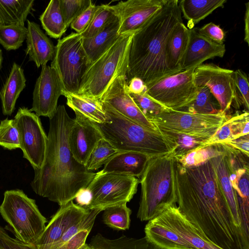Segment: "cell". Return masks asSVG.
Segmentation results:
<instances>
[{"label":"cell","instance_id":"1","mask_svg":"<svg viewBox=\"0 0 249 249\" xmlns=\"http://www.w3.org/2000/svg\"><path fill=\"white\" fill-rule=\"evenodd\" d=\"M179 210L212 243L221 249H249V236L236 223L210 159L184 167L174 160Z\"/></svg>","mask_w":249,"mask_h":249},{"label":"cell","instance_id":"2","mask_svg":"<svg viewBox=\"0 0 249 249\" xmlns=\"http://www.w3.org/2000/svg\"><path fill=\"white\" fill-rule=\"evenodd\" d=\"M74 119L64 105H59L50 119L48 140L43 163L34 170L31 186L37 195L60 206L75 199L87 189L96 173L89 171L73 157L69 136Z\"/></svg>","mask_w":249,"mask_h":249},{"label":"cell","instance_id":"3","mask_svg":"<svg viewBox=\"0 0 249 249\" xmlns=\"http://www.w3.org/2000/svg\"><path fill=\"white\" fill-rule=\"evenodd\" d=\"M178 1L166 0L162 7L133 34L126 79L138 77L146 85L173 74L166 64L165 47L171 31L183 21Z\"/></svg>","mask_w":249,"mask_h":249},{"label":"cell","instance_id":"4","mask_svg":"<svg viewBox=\"0 0 249 249\" xmlns=\"http://www.w3.org/2000/svg\"><path fill=\"white\" fill-rule=\"evenodd\" d=\"M102 104L107 120L101 124L93 123L103 138L119 152H136L152 158L169 154L174 150L159 130L147 128Z\"/></svg>","mask_w":249,"mask_h":249},{"label":"cell","instance_id":"5","mask_svg":"<svg viewBox=\"0 0 249 249\" xmlns=\"http://www.w3.org/2000/svg\"><path fill=\"white\" fill-rule=\"evenodd\" d=\"M174 159L169 154L151 158L140 177L141 195L137 217L149 221L177 205Z\"/></svg>","mask_w":249,"mask_h":249},{"label":"cell","instance_id":"6","mask_svg":"<svg viewBox=\"0 0 249 249\" xmlns=\"http://www.w3.org/2000/svg\"><path fill=\"white\" fill-rule=\"evenodd\" d=\"M134 33L120 35L109 49L89 65L82 78L77 94L100 100L115 79L126 75Z\"/></svg>","mask_w":249,"mask_h":249},{"label":"cell","instance_id":"7","mask_svg":"<svg viewBox=\"0 0 249 249\" xmlns=\"http://www.w3.org/2000/svg\"><path fill=\"white\" fill-rule=\"evenodd\" d=\"M2 218L19 241L34 245L46 227L47 220L34 199L19 189L6 191L0 205Z\"/></svg>","mask_w":249,"mask_h":249},{"label":"cell","instance_id":"8","mask_svg":"<svg viewBox=\"0 0 249 249\" xmlns=\"http://www.w3.org/2000/svg\"><path fill=\"white\" fill-rule=\"evenodd\" d=\"M90 64L80 34L71 33L58 40L50 66L59 77L63 92L78 94L82 78Z\"/></svg>","mask_w":249,"mask_h":249},{"label":"cell","instance_id":"9","mask_svg":"<svg viewBox=\"0 0 249 249\" xmlns=\"http://www.w3.org/2000/svg\"><path fill=\"white\" fill-rule=\"evenodd\" d=\"M140 179L137 178L115 173H96L87 188L91 195L87 209H100L127 203L136 193Z\"/></svg>","mask_w":249,"mask_h":249},{"label":"cell","instance_id":"10","mask_svg":"<svg viewBox=\"0 0 249 249\" xmlns=\"http://www.w3.org/2000/svg\"><path fill=\"white\" fill-rule=\"evenodd\" d=\"M230 118L221 111L205 114L169 110L153 117L150 122L157 128L210 139Z\"/></svg>","mask_w":249,"mask_h":249},{"label":"cell","instance_id":"11","mask_svg":"<svg viewBox=\"0 0 249 249\" xmlns=\"http://www.w3.org/2000/svg\"><path fill=\"white\" fill-rule=\"evenodd\" d=\"M195 69L181 71L146 85V92L166 108L182 110L195 98Z\"/></svg>","mask_w":249,"mask_h":249},{"label":"cell","instance_id":"12","mask_svg":"<svg viewBox=\"0 0 249 249\" xmlns=\"http://www.w3.org/2000/svg\"><path fill=\"white\" fill-rule=\"evenodd\" d=\"M14 120L23 158L34 169L40 168L45 158L48 138L39 117L27 107H21Z\"/></svg>","mask_w":249,"mask_h":249},{"label":"cell","instance_id":"13","mask_svg":"<svg viewBox=\"0 0 249 249\" xmlns=\"http://www.w3.org/2000/svg\"><path fill=\"white\" fill-rule=\"evenodd\" d=\"M233 71L213 64H202L194 71V81L197 87H206L218 103L220 111L227 113L233 99Z\"/></svg>","mask_w":249,"mask_h":249},{"label":"cell","instance_id":"14","mask_svg":"<svg viewBox=\"0 0 249 249\" xmlns=\"http://www.w3.org/2000/svg\"><path fill=\"white\" fill-rule=\"evenodd\" d=\"M63 89L55 71L51 66L44 65L37 78L33 92L32 107L30 109L39 116L52 118L54 115Z\"/></svg>","mask_w":249,"mask_h":249},{"label":"cell","instance_id":"15","mask_svg":"<svg viewBox=\"0 0 249 249\" xmlns=\"http://www.w3.org/2000/svg\"><path fill=\"white\" fill-rule=\"evenodd\" d=\"M166 0H127L112 5L118 17L119 35L134 33L163 6Z\"/></svg>","mask_w":249,"mask_h":249},{"label":"cell","instance_id":"16","mask_svg":"<svg viewBox=\"0 0 249 249\" xmlns=\"http://www.w3.org/2000/svg\"><path fill=\"white\" fill-rule=\"evenodd\" d=\"M100 100L125 118L150 129L158 130L145 117L130 96L126 75L115 79Z\"/></svg>","mask_w":249,"mask_h":249},{"label":"cell","instance_id":"17","mask_svg":"<svg viewBox=\"0 0 249 249\" xmlns=\"http://www.w3.org/2000/svg\"><path fill=\"white\" fill-rule=\"evenodd\" d=\"M90 210L82 207L73 200L61 206L35 245L36 249H52L66 231L81 220Z\"/></svg>","mask_w":249,"mask_h":249},{"label":"cell","instance_id":"18","mask_svg":"<svg viewBox=\"0 0 249 249\" xmlns=\"http://www.w3.org/2000/svg\"><path fill=\"white\" fill-rule=\"evenodd\" d=\"M74 112L75 117L69 133V147L75 159L85 166L90 153L103 137L93 122L80 113Z\"/></svg>","mask_w":249,"mask_h":249},{"label":"cell","instance_id":"19","mask_svg":"<svg viewBox=\"0 0 249 249\" xmlns=\"http://www.w3.org/2000/svg\"><path fill=\"white\" fill-rule=\"evenodd\" d=\"M230 180L235 191L243 228L249 235V160L237 154L228 157Z\"/></svg>","mask_w":249,"mask_h":249},{"label":"cell","instance_id":"20","mask_svg":"<svg viewBox=\"0 0 249 249\" xmlns=\"http://www.w3.org/2000/svg\"><path fill=\"white\" fill-rule=\"evenodd\" d=\"M189 30V43L181 63L182 71L195 69L208 59L223 57L226 52L224 44L217 43L203 36L196 28Z\"/></svg>","mask_w":249,"mask_h":249},{"label":"cell","instance_id":"21","mask_svg":"<svg viewBox=\"0 0 249 249\" xmlns=\"http://www.w3.org/2000/svg\"><path fill=\"white\" fill-rule=\"evenodd\" d=\"M157 216L195 249H221L203 235L177 205L169 207Z\"/></svg>","mask_w":249,"mask_h":249},{"label":"cell","instance_id":"22","mask_svg":"<svg viewBox=\"0 0 249 249\" xmlns=\"http://www.w3.org/2000/svg\"><path fill=\"white\" fill-rule=\"evenodd\" d=\"M26 54L39 68L53 58L55 46L36 23L27 20Z\"/></svg>","mask_w":249,"mask_h":249},{"label":"cell","instance_id":"23","mask_svg":"<svg viewBox=\"0 0 249 249\" xmlns=\"http://www.w3.org/2000/svg\"><path fill=\"white\" fill-rule=\"evenodd\" d=\"M119 20L116 15L101 30L89 38L82 37V44L91 64L95 61L117 40Z\"/></svg>","mask_w":249,"mask_h":249},{"label":"cell","instance_id":"24","mask_svg":"<svg viewBox=\"0 0 249 249\" xmlns=\"http://www.w3.org/2000/svg\"><path fill=\"white\" fill-rule=\"evenodd\" d=\"M151 158L136 152H120L113 156L101 171L140 178Z\"/></svg>","mask_w":249,"mask_h":249},{"label":"cell","instance_id":"25","mask_svg":"<svg viewBox=\"0 0 249 249\" xmlns=\"http://www.w3.org/2000/svg\"><path fill=\"white\" fill-rule=\"evenodd\" d=\"M211 160L214 166L220 187L231 209L235 222L245 232L243 226L235 191L230 180L231 171L228 158L225 149L223 153L212 158ZM245 233H246V232ZM247 235L248 234H247Z\"/></svg>","mask_w":249,"mask_h":249},{"label":"cell","instance_id":"26","mask_svg":"<svg viewBox=\"0 0 249 249\" xmlns=\"http://www.w3.org/2000/svg\"><path fill=\"white\" fill-rule=\"evenodd\" d=\"M144 232L148 241L162 249H195L158 216L148 221Z\"/></svg>","mask_w":249,"mask_h":249},{"label":"cell","instance_id":"27","mask_svg":"<svg viewBox=\"0 0 249 249\" xmlns=\"http://www.w3.org/2000/svg\"><path fill=\"white\" fill-rule=\"evenodd\" d=\"M190 30L183 21L178 23L170 33L165 47L166 62L173 74L181 71V63L188 45Z\"/></svg>","mask_w":249,"mask_h":249},{"label":"cell","instance_id":"28","mask_svg":"<svg viewBox=\"0 0 249 249\" xmlns=\"http://www.w3.org/2000/svg\"><path fill=\"white\" fill-rule=\"evenodd\" d=\"M100 209L90 210L81 220L68 229L52 249H83Z\"/></svg>","mask_w":249,"mask_h":249},{"label":"cell","instance_id":"29","mask_svg":"<svg viewBox=\"0 0 249 249\" xmlns=\"http://www.w3.org/2000/svg\"><path fill=\"white\" fill-rule=\"evenodd\" d=\"M24 70L18 64H13L10 72L0 90L3 115L10 116L14 111L17 100L26 87Z\"/></svg>","mask_w":249,"mask_h":249},{"label":"cell","instance_id":"30","mask_svg":"<svg viewBox=\"0 0 249 249\" xmlns=\"http://www.w3.org/2000/svg\"><path fill=\"white\" fill-rule=\"evenodd\" d=\"M66 104L74 111H77L93 123L101 124L107 120V116L100 100L76 94L62 92Z\"/></svg>","mask_w":249,"mask_h":249},{"label":"cell","instance_id":"31","mask_svg":"<svg viewBox=\"0 0 249 249\" xmlns=\"http://www.w3.org/2000/svg\"><path fill=\"white\" fill-rule=\"evenodd\" d=\"M226 0H181L178 5L183 17L188 21L189 29L210 15L215 9L223 7Z\"/></svg>","mask_w":249,"mask_h":249},{"label":"cell","instance_id":"32","mask_svg":"<svg viewBox=\"0 0 249 249\" xmlns=\"http://www.w3.org/2000/svg\"><path fill=\"white\" fill-rule=\"evenodd\" d=\"M157 129L173 146L174 150L169 155L175 160L178 159L193 151L204 147L210 139L162 128Z\"/></svg>","mask_w":249,"mask_h":249},{"label":"cell","instance_id":"33","mask_svg":"<svg viewBox=\"0 0 249 249\" xmlns=\"http://www.w3.org/2000/svg\"><path fill=\"white\" fill-rule=\"evenodd\" d=\"M89 245L96 249H162L145 237L135 238L123 235L117 238L109 239L101 233L93 236Z\"/></svg>","mask_w":249,"mask_h":249},{"label":"cell","instance_id":"34","mask_svg":"<svg viewBox=\"0 0 249 249\" xmlns=\"http://www.w3.org/2000/svg\"><path fill=\"white\" fill-rule=\"evenodd\" d=\"M34 0H0V24L24 25Z\"/></svg>","mask_w":249,"mask_h":249},{"label":"cell","instance_id":"35","mask_svg":"<svg viewBox=\"0 0 249 249\" xmlns=\"http://www.w3.org/2000/svg\"><path fill=\"white\" fill-rule=\"evenodd\" d=\"M43 29L51 37L60 38L68 29L63 16L60 0H51L39 17Z\"/></svg>","mask_w":249,"mask_h":249},{"label":"cell","instance_id":"36","mask_svg":"<svg viewBox=\"0 0 249 249\" xmlns=\"http://www.w3.org/2000/svg\"><path fill=\"white\" fill-rule=\"evenodd\" d=\"M103 211V222L107 226L117 230L129 229L131 211L126 203L109 206Z\"/></svg>","mask_w":249,"mask_h":249},{"label":"cell","instance_id":"37","mask_svg":"<svg viewBox=\"0 0 249 249\" xmlns=\"http://www.w3.org/2000/svg\"><path fill=\"white\" fill-rule=\"evenodd\" d=\"M224 152L221 144L204 146L193 151L181 158L175 160L184 167H194L210 160Z\"/></svg>","mask_w":249,"mask_h":249},{"label":"cell","instance_id":"38","mask_svg":"<svg viewBox=\"0 0 249 249\" xmlns=\"http://www.w3.org/2000/svg\"><path fill=\"white\" fill-rule=\"evenodd\" d=\"M27 29L25 25L0 24V44L6 50H16L26 39Z\"/></svg>","mask_w":249,"mask_h":249},{"label":"cell","instance_id":"39","mask_svg":"<svg viewBox=\"0 0 249 249\" xmlns=\"http://www.w3.org/2000/svg\"><path fill=\"white\" fill-rule=\"evenodd\" d=\"M119 152L108 142L102 138L90 153L85 167L89 171L96 170Z\"/></svg>","mask_w":249,"mask_h":249},{"label":"cell","instance_id":"40","mask_svg":"<svg viewBox=\"0 0 249 249\" xmlns=\"http://www.w3.org/2000/svg\"><path fill=\"white\" fill-rule=\"evenodd\" d=\"M197 91L194 100L182 110L199 114H216L220 111L217 109L213 97L206 87H197Z\"/></svg>","mask_w":249,"mask_h":249},{"label":"cell","instance_id":"41","mask_svg":"<svg viewBox=\"0 0 249 249\" xmlns=\"http://www.w3.org/2000/svg\"><path fill=\"white\" fill-rule=\"evenodd\" d=\"M129 93L140 111L149 122L153 117L170 110L152 98L146 91L139 94L130 92Z\"/></svg>","mask_w":249,"mask_h":249},{"label":"cell","instance_id":"42","mask_svg":"<svg viewBox=\"0 0 249 249\" xmlns=\"http://www.w3.org/2000/svg\"><path fill=\"white\" fill-rule=\"evenodd\" d=\"M234 96L232 103L236 107L243 105L247 111L249 107V84L246 74L240 69L233 71Z\"/></svg>","mask_w":249,"mask_h":249},{"label":"cell","instance_id":"43","mask_svg":"<svg viewBox=\"0 0 249 249\" xmlns=\"http://www.w3.org/2000/svg\"><path fill=\"white\" fill-rule=\"evenodd\" d=\"M116 16L112 5L102 4L98 6L90 24L81 34L83 38L94 36Z\"/></svg>","mask_w":249,"mask_h":249},{"label":"cell","instance_id":"44","mask_svg":"<svg viewBox=\"0 0 249 249\" xmlns=\"http://www.w3.org/2000/svg\"><path fill=\"white\" fill-rule=\"evenodd\" d=\"M0 145L8 150L19 148L18 131L14 119L6 118L0 121Z\"/></svg>","mask_w":249,"mask_h":249},{"label":"cell","instance_id":"45","mask_svg":"<svg viewBox=\"0 0 249 249\" xmlns=\"http://www.w3.org/2000/svg\"><path fill=\"white\" fill-rule=\"evenodd\" d=\"M60 1L67 28L92 2L90 0H60Z\"/></svg>","mask_w":249,"mask_h":249},{"label":"cell","instance_id":"46","mask_svg":"<svg viewBox=\"0 0 249 249\" xmlns=\"http://www.w3.org/2000/svg\"><path fill=\"white\" fill-rule=\"evenodd\" d=\"M249 112L246 111L229 119L231 124L232 140L249 134Z\"/></svg>","mask_w":249,"mask_h":249},{"label":"cell","instance_id":"47","mask_svg":"<svg viewBox=\"0 0 249 249\" xmlns=\"http://www.w3.org/2000/svg\"><path fill=\"white\" fill-rule=\"evenodd\" d=\"M99 5L92 3L71 23V29L76 33L81 34L90 24Z\"/></svg>","mask_w":249,"mask_h":249},{"label":"cell","instance_id":"48","mask_svg":"<svg viewBox=\"0 0 249 249\" xmlns=\"http://www.w3.org/2000/svg\"><path fill=\"white\" fill-rule=\"evenodd\" d=\"M198 33L208 39L219 44H223L225 34L224 31L213 22L208 23L197 29Z\"/></svg>","mask_w":249,"mask_h":249},{"label":"cell","instance_id":"49","mask_svg":"<svg viewBox=\"0 0 249 249\" xmlns=\"http://www.w3.org/2000/svg\"><path fill=\"white\" fill-rule=\"evenodd\" d=\"M0 249H36L34 245L24 243L10 236L0 226Z\"/></svg>","mask_w":249,"mask_h":249},{"label":"cell","instance_id":"50","mask_svg":"<svg viewBox=\"0 0 249 249\" xmlns=\"http://www.w3.org/2000/svg\"><path fill=\"white\" fill-rule=\"evenodd\" d=\"M232 140L231 124L228 120L208 141L205 146L216 144H224Z\"/></svg>","mask_w":249,"mask_h":249},{"label":"cell","instance_id":"51","mask_svg":"<svg viewBox=\"0 0 249 249\" xmlns=\"http://www.w3.org/2000/svg\"><path fill=\"white\" fill-rule=\"evenodd\" d=\"M249 157V134L230 140L224 144Z\"/></svg>","mask_w":249,"mask_h":249},{"label":"cell","instance_id":"52","mask_svg":"<svg viewBox=\"0 0 249 249\" xmlns=\"http://www.w3.org/2000/svg\"><path fill=\"white\" fill-rule=\"evenodd\" d=\"M128 91L131 93L139 94L146 91V85L140 78L136 77L129 80L128 84Z\"/></svg>","mask_w":249,"mask_h":249},{"label":"cell","instance_id":"53","mask_svg":"<svg viewBox=\"0 0 249 249\" xmlns=\"http://www.w3.org/2000/svg\"><path fill=\"white\" fill-rule=\"evenodd\" d=\"M74 199L78 205L87 209L90 203L91 195L89 192L86 189L80 191Z\"/></svg>","mask_w":249,"mask_h":249},{"label":"cell","instance_id":"54","mask_svg":"<svg viewBox=\"0 0 249 249\" xmlns=\"http://www.w3.org/2000/svg\"><path fill=\"white\" fill-rule=\"evenodd\" d=\"M246 12L245 15V37L244 41L249 45V3H246Z\"/></svg>","mask_w":249,"mask_h":249},{"label":"cell","instance_id":"55","mask_svg":"<svg viewBox=\"0 0 249 249\" xmlns=\"http://www.w3.org/2000/svg\"><path fill=\"white\" fill-rule=\"evenodd\" d=\"M2 61H3L2 52L1 49L0 48V70L1 68Z\"/></svg>","mask_w":249,"mask_h":249},{"label":"cell","instance_id":"56","mask_svg":"<svg viewBox=\"0 0 249 249\" xmlns=\"http://www.w3.org/2000/svg\"><path fill=\"white\" fill-rule=\"evenodd\" d=\"M83 249H94L91 247H90L89 245H87L85 246V248Z\"/></svg>","mask_w":249,"mask_h":249}]
</instances>
